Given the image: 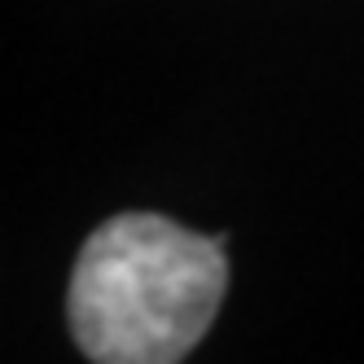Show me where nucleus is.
Returning <instances> with one entry per match:
<instances>
[{
    "label": "nucleus",
    "mask_w": 364,
    "mask_h": 364,
    "mask_svg": "<svg viewBox=\"0 0 364 364\" xmlns=\"http://www.w3.org/2000/svg\"><path fill=\"white\" fill-rule=\"evenodd\" d=\"M228 237L154 211L106 220L75 259L66 321L97 364H176L211 329L228 294Z\"/></svg>",
    "instance_id": "nucleus-1"
}]
</instances>
